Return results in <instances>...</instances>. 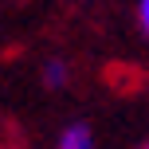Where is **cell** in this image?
<instances>
[{"mask_svg":"<svg viewBox=\"0 0 149 149\" xmlns=\"http://www.w3.org/2000/svg\"><path fill=\"white\" fill-rule=\"evenodd\" d=\"M141 149H149V141H145V145H141Z\"/></svg>","mask_w":149,"mask_h":149,"instance_id":"cell-4","label":"cell"},{"mask_svg":"<svg viewBox=\"0 0 149 149\" xmlns=\"http://www.w3.org/2000/svg\"><path fill=\"white\" fill-rule=\"evenodd\" d=\"M55 149H94L90 126H86V122H71V126L59 134V145H55Z\"/></svg>","mask_w":149,"mask_h":149,"instance_id":"cell-1","label":"cell"},{"mask_svg":"<svg viewBox=\"0 0 149 149\" xmlns=\"http://www.w3.org/2000/svg\"><path fill=\"white\" fill-rule=\"evenodd\" d=\"M137 24H141V31L149 39V0H137Z\"/></svg>","mask_w":149,"mask_h":149,"instance_id":"cell-3","label":"cell"},{"mask_svg":"<svg viewBox=\"0 0 149 149\" xmlns=\"http://www.w3.org/2000/svg\"><path fill=\"white\" fill-rule=\"evenodd\" d=\"M43 82H47V86H63V82H67V67H63V63H47Z\"/></svg>","mask_w":149,"mask_h":149,"instance_id":"cell-2","label":"cell"}]
</instances>
